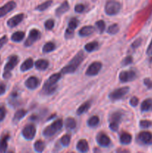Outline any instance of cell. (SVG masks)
Here are the masks:
<instances>
[{
    "instance_id": "obj_1",
    "label": "cell",
    "mask_w": 152,
    "mask_h": 153,
    "mask_svg": "<svg viewBox=\"0 0 152 153\" xmlns=\"http://www.w3.org/2000/svg\"><path fill=\"white\" fill-rule=\"evenodd\" d=\"M84 54L83 51H80L70 61V62L67 64L66 67L61 70V73L63 74H69V73H73L75 72L77 67L80 64V63L84 59Z\"/></svg>"
},
{
    "instance_id": "obj_2",
    "label": "cell",
    "mask_w": 152,
    "mask_h": 153,
    "mask_svg": "<svg viewBox=\"0 0 152 153\" xmlns=\"http://www.w3.org/2000/svg\"><path fill=\"white\" fill-rule=\"evenodd\" d=\"M63 126V122L61 119H58L55 120V122L52 123L50 126L46 127L43 131V134L46 137H49L53 136L55 133L58 132V131L62 128Z\"/></svg>"
},
{
    "instance_id": "obj_3",
    "label": "cell",
    "mask_w": 152,
    "mask_h": 153,
    "mask_svg": "<svg viewBox=\"0 0 152 153\" xmlns=\"http://www.w3.org/2000/svg\"><path fill=\"white\" fill-rule=\"evenodd\" d=\"M18 61H19V59L16 55H11L10 57H9L8 61L6 63L4 67V73H3L2 76L4 79H10L11 76L10 71L16 67V64H18Z\"/></svg>"
},
{
    "instance_id": "obj_4",
    "label": "cell",
    "mask_w": 152,
    "mask_h": 153,
    "mask_svg": "<svg viewBox=\"0 0 152 153\" xmlns=\"http://www.w3.org/2000/svg\"><path fill=\"white\" fill-rule=\"evenodd\" d=\"M121 10V4L116 1H109L106 3L104 11L109 16L116 15Z\"/></svg>"
},
{
    "instance_id": "obj_5",
    "label": "cell",
    "mask_w": 152,
    "mask_h": 153,
    "mask_svg": "<svg viewBox=\"0 0 152 153\" xmlns=\"http://www.w3.org/2000/svg\"><path fill=\"white\" fill-rule=\"evenodd\" d=\"M129 90L130 88L128 87H123V88H118V89L115 90V91H113V92L109 94V99L110 100H113V101L121 100L129 92Z\"/></svg>"
},
{
    "instance_id": "obj_6",
    "label": "cell",
    "mask_w": 152,
    "mask_h": 153,
    "mask_svg": "<svg viewBox=\"0 0 152 153\" xmlns=\"http://www.w3.org/2000/svg\"><path fill=\"white\" fill-rule=\"evenodd\" d=\"M40 37V32L39 30L36 29V28H33L30 31L29 34H28V38L26 39V40L25 41V46H31L34 42L37 41L39 38Z\"/></svg>"
},
{
    "instance_id": "obj_7",
    "label": "cell",
    "mask_w": 152,
    "mask_h": 153,
    "mask_svg": "<svg viewBox=\"0 0 152 153\" xmlns=\"http://www.w3.org/2000/svg\"><path fill=\"white\" fill-rule=\"evenodd\" d=\"M22 134L26 140H31L34 139L36 134V128L32 124L25 126L22 131Z\"/></svg>"
},
{
    "instance_id": "obj_8",
    "label": "cell",
    "mask_w": 152,
    "mask_h": 153,
    "mask_svg": "<svg viewBox=\"0 0 152 153\" xmlns=\"http://www.w3.org/2000/svg\"><path fill=\"white\" fill-rule=\"evenodd\" d=\"M102 64L99 61H95L92 63L86 71V75L88 76H94L98 74L101 70Z\"/></svg>"
},
{
    "instance_id": "obj_9",
    "label": "cell",
    "mask_w": 152,
    "mask_h": 153,
    "mask_svg": "<svg viewBox=\"0 0 152 153\" xmlns=\"http://www.w3.org/2000/svg\"><path fill=\"white\" fill-rule=\"evenodd\" d=\"M137 77L136 73L133 70H125L119 73V80L122 82H128L134 81Z\"/></svg>"
},
{
    "instance_id": "obj_10",
    "label": "cell",
    "mask_w": 152,
    "mask_h": 153,
    "mask_svg": "<svg viewBox=\"0 0 152 153\" xmlns=\"http://www.w3.org/2000/svg\"><path fill=\"white\" fill-rule=\"evenodd\" d=\"M16 4L14 1H10L6 3L2 7H0V18L5 16L7 13L13 10L16 7Z\"/></svg>"
},
{
    "instance_id": "obj_11",
    "label": "cell",
    "mask_w": 152,
    "mask_h": 153,
    "mask_svg": "<svg viewBox=\"0 0 152 153\" xmlns=\"http://www.w3.org/2000/svg\"><path fill=\"white\" fill-rule=\"evenodd\" d=\"M138 140L143 144L150 145L152 143V134L149 131H142L139 134Z\"/></svg>"
},
{
    "instance_id": "obj_12",
    "label": "cell",
    "mask_w": 152,
    "mask_h": 153,
    "mask_svg": "<svg viewBox=\"0 0 152 153\" xmlns=\"http://www.w3.org/2000/svg\"><path fill=\"white\" fill-rule=\"evenodd\" d=\"M24 19V14L23 13H19V14H16L15 16H13V17H11L10 19H9L7 22V26L10 27V28H14L16 25H19Z\"/></svg>"
},
{
    "instance_id": "obj_13",
    "label": "cell",
    "mask_w": 152,
    "mask_h": 153,
    "mask_svg": "<svg viewBox=\"0 0 152 153\" xmlns=\"http://www.w3.org/2000/svg\"><path fill=\"white\" fill-rule=\"evenodd\" d=\"M97 143H98V145L103 147H106V146H108L110 143V139L107 134H104V133H99V134L97 135L96 137Z\"/></svg>"
},
{
    "instance_id": "obj_14",
    "label": "cell",
    "mask_w": 152,
    "mask_h": 153,
    "mask_svg": "<svg viewBox=\"0 0 152 153\" xmlns=\"http://www.w3.org/2000/svg\"><path fill=\"white\" fill-rule=\"evenodd\" d=\"M25 85L30 90H34L40 85V80L35 76H31L25 82Z\"/></svg>"
},
{
    "instance_id": "obj_15",
    "label": "cell",
    "mask_w": 152,
    "mask_h": 153,
    "mask_svg": "<svg viewBox=\"0 0 152 153\" xmlns=\"http://www.w3.org/2000/svg\"><path fill=\"white\" fill-rule=\"evenodd\" d=\"M69 9V4L68 1L66 0V1H63L62 4L55 10V14L57 16H61L64 13L68 11Z\"/></svg>"
},
{
    "instance_id": "obj_16",
    "label": "cell",
    "mask_w": 152,
    "mask_h": 153,
    "mask_svg": "<svg viewBox=\"0 0 152 153\" xmlns=\"http://www.w3.org/2000/svg\"><path fill=\"white\" fill-rule=\"evenodd\" d=\"M94 31H95V28L93 26H92V25H86V26H83L80 28L78 34L80 37H86V36L92 34Z\"/></svg>"
},
{
    "instance_id": "obj_17",
    "label": "cell",
    "mask_w": 152,
    "mask_h": 153,
    "mask_svg": "<svg viewBox=\"0 0 152 153\" xmlns=\"http://www.w3.org/2000/svg\"><path fill=\"white\" fill-rule=\"evenodd\" d=\"M10 139L8 134H4L0 139V153H5L7 148V142Z\"/></svg>"
},
{
    "instance_id": "obj_18",
    "label": "cell",
    "mask_w": 152,
    "mask_h": 153,
    "mask_svg": "<svg viewBox=\"0 0 152 153\" xmlns=\"http://www.w3.org/2000/svg\"><path fill=\"white\" fill-rule=\"evenodd\" d=\"M76 148L77 150L80 152L85 153L89 150V144L88 142L86 141L85 139H81L77 142V145H76Z\"/></svg>"
},
{
    "instance_id": "obj_19",
    "label": "cell",
    "mask_w": 152,
    "mask_h": 153,
    "mask_svg": "<svg viewBox=\"0 0 152 153\" xmlns=\"http://www.w3.org/2000/svg\"><path fill=\"white\" fill-rule=\"evenodd\" d=\"M27 114V111L25 109H19L15 113L14 116L13 117V123L16 124Z\"/></svg>"
},
{
    "instance_id": "obj_20",
    "label": "cell",
    "mask_w": 152,
    "mask_h": 153,
    "mask_svg": "<svg viewBox=\"0 0 152 153\" xmlns=\"http://www.w3.org/2000/svg\"><path fill=\"white\" fill-rule=\"evenodd\" d=\"M49 61L45 59H39L34 63V66L36 68L39 70H42V71L46 70L49 67Z\"/></svg>"
},
{
    "instance_id": "obj_21",
    "label": "cell",
    "mask_w": 152,
    "mask_h": 153,
    "mask_svg": "<svg viewBox=\"0 0 152 153\" xmlns=\"http://www.w3.org/2000/svg\"><path fill=\"white\" fill-rule=\"evenodd\" d=\"M34 66V61H33L31 58H28V59L25 60V61L22 63V65L20 66V70L22 72H25L27 71V70H31V68H33Z\"/></svg>"
},
{
    "instance_id": "obj_22",
    "label": "cell",
    "mask_w": 152,
    "mask_h": 153,
    "mask_svg": "<svg viewBox=\"0 0 152 153\" xmlns=\"http://www.w3.org/2000/svg\"><path fill=\"white\" fill-rule=\"evenodd\" d=\"M152 110V99L145 100L141 104V111L142 112L149 111Z\"/></svg>"
},
{
    "instance_id": "obj_23",
    "label": "cell",
    "mask_w": 152,
    "mask_h": 153,
    "mask_svg": "<svg viewBox=\"0 0 152 153\" xmlns=\"http://www.w3.org/2000/svg\"><path fill=\"white\" fill-rule=\"evenodd\" d=\"M57 85H52L50 84L47 83V82H45L44 85L43 87V91L47 95H50L52 94L55 91H56Z\"/></svg>"
},
{
    "instance_id": "obj_24",
    "label": "cell",
    "mask_w": 152,
    "mask_h": 153,
    "mask_svg": "<svg viewBox=\"0 0 152 153\" xmlns=\"http://www.w3.org/2000/svg\"><path fill=\"white\" fill-rule=\"evenodd\" d=\"M119 140L122 144H129L132 141V136L128 132H122L119 137Z\"/></svg>"
},
{
    "instance_id": "obj_25",
    "label": "cell",
    "mask_w": 152,
    "mask_h": 153,
    "mask_svg": "<svg viewBox=\"0 0 152 153\" xmlns=\"http://www.w3.org/2000/svg\"><path fill=\"white\" fill-rule=\"evenodd\" d=\"M122 114L119 113V112H114V113L110 114V117H109V121L111 123L119 124V122L122 119Z\"/></svg>"
},
{
    "instance_id": "obj_26",
    "label": "cell",
    "mask_w": 152,
    "mask_h": 153,
    "mask_svg": "<svg viewBox=\"0 0 152 153\" xmlns=\"http://www.w3.org/2000/svg\"><path fill=\"white\" fill-rule=\"evenodd\" d=\"M90 106H91V102L89 101H87V102H86L83 103V104H82L81 105H80V107L77 108V114L81 115V114H83L86 113V112L89 109Z\"/></svg>"
},
{
    "instance_id": "obj_27",
    "label": "cell",
    "mask_w": 152,
    "mask_h": 153,
    "mask_svg": "<svg viewBox=\"0 0 152 153\" xmlns=\"http://www.w3.org/2000/svg\"><path fill=\"white\" fill-rule=\"evenodd\" d=\"M25 37V33L23 31H16L11 35V40L13 42H21Z\"/></svg>"
},
{
    "instance_id": "obj_28",
    "label": "cell",
    "mask_w": 152,
    "mask_h": 153,
    "mask_svg": "<svg viewBox=\"0 0 152 153\" xmlns=\"http://www.w3.org/2000/svg\"><path fill=\"white\" fill-rule=\"evenodd\" d=\"M45 143L42 140H37L34 144V150L38 153H42L45 149Z\"/></svg>"
},
{
    "instance_id": "obj_29",
    "label": "cell",
    "mask_w": 152,
    "mask_h": 153,
    "mask_svg": "<svg viewBox=\"0 0 152 153\" xmlns=\"http://www.w3.org/2000/svg\"><path fill=\"white\" fill-rule=\"evenodd\" d=\"M61 73H55V74L52 75V76L49 78V79L46 81V82L50 84V85H56V83L60 80V79H61Z\"/></svg>"
},
{
    "instance_id": "obj_30",
    "label": "cell",
    "mask_w": 152,
    "mask_h": 153,
    "mask_svg": "<svg viewBox=\"0 0 152 153\" xmlns=\"http://www.w3.org/2000/svg\"><path fill=\"white\" fill-rule=\"evenodd\" d=\"M98 43L97 41H92L90 43H88L87 44L85 45L84 48L85 50L87 52H92L95 51V49H98Z\"/></svg>"
},
{
    "instance_id": "obj_31",
    "label": "cell",
    "mask_w": 152,
    "mask_h": 153,
    "mask_svg": "<svg viewBox=\"0 0 152 153\" xmlns=\"http://www.w3.org/2000/svg\"><path fill=\"white\" fill-rule=\"evenodd\" d=\"M65 126L66 128L69 130L74 129L76 127V122L74 118L72 117H68L65 121Z\"/></svg>"
},
{
    "instance_id": "obj_32",
    "label": "cell",
    "mask_w": 152,
    "mask_h": 153,
    "mask_svg": "<svg viewBox=\"0 0 152 153\" xmlns=\"http://www.w3.org/2000/svg\"><path fill=\"white\" fill-rule=\"evenodd\" d=\"M55 47H56V46H55V43H52V42H48V43H46L43 46L42 50H43V52H44V53H49V52H51L55 50Z\"/></svg>"
},
{
    "instance_id": "obj_33",
    "label": "cell",
    "mask_w": 152,
    "mask_h": 153,
    "mask_svg": "<svg viewBox=\"0 0 152 153\" xmlns=\"http://www.w3.org/2000/svg\"><path fill=\"white\" fill-rule=\"evenodd\" d=\"M52 4V0H48V1L42 3V4H39V5L36 7V10H39V11H44L45 10H46L47 8H49Z\"/></svg>"
},
{
    "instance_id": "obj_34",
    "label": "cell",
    "mask_w": 152,
    "mask_h": 153,
    "mask_svg": "<svg viewBox=\"0 0 152 153\" xmlns=\"http://www.w3.org/2000/svg\"><path fill=\"white\" fill-rule=\"evenodd\" d=\"M99 123V118L98 116H92L88 120L87 125L89 127H95Z\"/></svg>"
},
{
    "instance_id": "obj_35",
    "label": "cell",
    "mask_w": 152,
    "mask_h": 153,
    "mask_svg": "<svg viewBox=\"0 0 152 153\" xmlns=\"http://www.w3.org/2000/svg\"><path fill=\"white\" fill-rule=\"evenodd\" d=\"M79 23V21L77 18H72L71 19L69 20L68 24V29L72 30V31H74L75 29L77 27Z\"/></svg>"
},
{
    "instance_id": "obj_36",
    "label": "cell",
    "mask_w": 152,
    "mask_h": 153,
    "mask_svg": "<svg viewBox=\"0 0 152 153\" xmlns=\"http://www.w3.org/2000/svg\"><path fill=\"white\" fill-rule=\"evenodd\" d=\"M118 31H119V25L116 23L112 24L111 25H110V26L108 27V28H107V32L108 33V34H112V35H113V34H116Z\"/></svg>"
},
{
    "instance_id": "obj_37",
    "label": "cell",
    "mask_w": 152,
    "mask_h": 153,
    "mask_svg": "<svg viewBox=\"0 0 152 153\" xmlns=\"http://www.w3.org/2000/svg\"><path fill=\"white\" fill-rule=\"evenodd\" d=\"M95 25L98 28L99 33H103L105 30V22L104 20H98L95 22Z\"/></svg>"
},
{
    "instance_id": "obj_38",
    "label": "cell",
    "mask_w": 152,
    "mask_h": 153,
    "mask_svg": "<svg viewBox=\"0 0 152 153\" xmlns=\"http://www.w3.org/2000/svg\"><path fill=\"white\" fill-rule=\"evenodd\" d=\"M70 140H71V137L69 134H65L61 139V143L64 146H68L70 143Z\"/></svg>"
},
{
    "instance_id": "obj_39",
    "label": "cell",
    "mask_w": 152,
    "mask_h": 153,
    "mask_svg": "<svg viewBox=\"0 0 152 153\" xmlns=\"http://www.w3.org/2000/svg\"><path fill=\"white\" fill-rule=\"evenodd\" d=\"M54 26H55V21L53 19H49L45 22V28H46V30L50 31L54 28Z\"/></svg>"
},
{
    "instance_id": "obj_40",
    "label": "cell",
    "mask_w": 152,
    "mask_h": 153,
    "mask_svg": "<svg viewBox=\"0 0 152 153\" xmlns=\"http://www.w3.org/2000/svg\"><path fill=\"white\" fill-rule=\"evenodd\" d=\"M133 63V58L131 55H128V56L125 57L123 59V61H122V66H127L129 65V64H132Z\"/></svg>"
},
{
    "instance_id": "obj_41",
    "label": "cell",
    "mask_w": 152,
    "mask_h": 153,
    "mask_svg": "<svg viewBox=\"0 0 152 153\" xmlns=\"http://www.w3.org/2000/svg\"><path fill=\"white\" fill-rule=\"evenodd\" d=\"M6 116V109L3 105H0V123L3 121Z\"/></svg>"
},
{
    "instance_id": "obj_42",
    "label": "cell",
    "mask_w": 152,
    "mask_h": 153,
    "mask_svg": "<svg viewBox=\"0 0 152 153\" xmlns=\"http://www.w3.org/2000/svg\"><path fill=\"white\" fill-rule=\"evenodd\" d=\"M152 123L151 122V121L149 120H141L139 122V126L141 128H149V127L151 126Z\"/></svg>"
},
{
    "instance_id": "obj_43",
    "label": "cell",
    "mask_w": 152,
    "mask_h": 153,
    "mask_svg": "<svg viewBox=\"0 0 152 153\" xmlns=\"http://www.w3.org/2000/svg\"><path fill=\"white\" fill-rule=\"evenodd\" d=\"M141 43H142V38H140V37H139V38H138V39H137V40H134V43L131 44V49H136L137 48H138L139 46L141 45Z\"/></svg>"
},
{
    "instance_id": "obj_44",
    "label": "cell",
    "mask_w": 152,
    "mask_h": 153,
    "mask_svg": "<svg viewBox=\"0 0 152 153\" xmlns=\"http://www.w3.org/2000/svg\"><path fill=\"white\" fill-rule=\"evenodd\" d=\"M85 10V6L83 4H77L75 7V11L77 13H82Z\"/></svg>"
},
{
    "instance_id": "obj_45",
    "label": "cell",
    "mask_w": 152,
    "mask_h": 153,
    "mask_svg": "<svg viewBox=\"0 0 152 153\" xmlns=\"http://www.w3.org/2000/svg\"><path fill=\"white\" fill-rule=\"evenodd\" d=\"M138 103L139 99L136 97H132V98L131 99V100H130V105H131V106H133V107H136V106L138 105Z\"/></svg>"
},
{
    "instance_id": "obj_46",
    "label": "cell",
    "mask_w": 152,
    "mask_h": 153,
    "mask_svg": "<svg viewBox=\"0 0 152 153\" xmlns=\"http://www.w3.org/2000/svg\"><path fill=\"white\" fill-rule=\"evenodd\" d=\"M7 40H8V38H7V37L6 35L2 36V37L0 38V49H1V48L3 47V46L7 43Z\"/></svg>"
},
{
    "instance_id": "obj_47",
    "label": "cell",
    "mask_w": 152,
    "mask_h": 153,
    "mask_svg": "<svg viewBox=\"0 0 152 153\" xmlns=\"http://www.w3.org/2000/svg\"><path fill=\"white\" fill-rule=\"evenodd\" d=\"M6 92V85L4 82H0V96H2Z\"/></svg>"
},
{
    "instance_id": "obj_48",
    "label": "cell",
    "mask_w": 152,
    "mask_h": 153,
    "mask_svg": "<svg viewBox=\"0 0 152 153\" xmlns=\"http://www.w3.org/2000/svg\"><path fill=\"white\" fill-rule=\"evenodd\" d=\"M73 34H74V31H72V30L68 29L66 28V33H65V37L66 39H70L73 37Z\"/></svg>"
},
{
    "instance_id": "obj_49",
    "label": "cell",
    "mask_w": 152,
    "mask_h": 153,
    "mask_svg": "<svg viewBox=\"0 0 152 153\" xmlns=\"http://www.w3.org/2000/svg\"><path fill=\"white\" fill-rule=\"evenodd\" d=\"M109 127H110V128L113 131H117L118 129H119V124L111 123H110V125H109Z\"/></svg>"
},
{
    "instance_id": "obj_50",
    "label": "cell",
    "mask_w": 152,
    "mask_h": 153,
    "mask_svg": "<svg viewBox=\"0 0 152 153\" xmlns=\"http://www.w3.org/2000/svg\"><path fill=\"white\" fill-rule=\"evenodd\" d=\"M144 84L148 88L151 89L152 88V81L149 79H145L144 80Z\"/></svg>"
},
{
    "instance_id": "obj_51",
    "label": "cell",
    "mask_w": 152,
    "mask_h": 153,
    "mask_svg": "<svg viewBox=\"0 0 152 153\" xmlns=\"http://www.w3.org/2000/svg\"><path fill=\"white\" fill-rule=\"evenodd\" d=\"M116 153H131L128 149H122V148H119V149L116 150Z\"/></svg>"
},
{
    "instance_id": "obj_52",
    "label": "cell",
    "mask_w": 152,
    "mask_h": 153,
    "mask_svg": "<svg viewBox=\"0 0 152 153\" xmlns=\"http://www.w3.org/2000/svg\"><path fill=\"white\" fill-rule=\"evenodd\" d=\"M147 54L148 55H152V39H151V41L150 44H149L148 47Z\"/></svg>"
},
{
    "instance_id": "obj_53",
    "label": "cell",
    "mask_w": 152,
    "mask_h": 153,
    "mask_svg": "<svg viewBox=\"0 0 152 153\" xmlns=\"http://www.w3.org/2000/svg\"><path fill=\"white\" fill-rule=\"evenodd\" d=\"M30 120H37V117L36 116V115H32V116L30 117Z\"/></svg>"
},
{
    "instance_id": "obj_54",
    "label": "cell",
    "mask_w": 152,
    "mask_h": 153,
    "mask_svg": "<svg viewBox=\"0 0 152 153\" xmlns=\"http://www.w3.org/2000/svg\"><path fill=\"white\" fill-rule=\"evenodd\" d=\"M93 152L94 153H101V151H100V149H98V148H95L93 150Z\"/></svg>"
},
{
    "instance_id": "obj_55",
    "label": "cell",
    "mask_w": 152,
    "mask_h": 153,
    "mask_svg": "<svg viewBox=\"0 0 152 153\" xmlns=\"http://www.w3.org/2000/svg\"><path fill=\"white\" fill-rule=\"evenodd\" d=\"M8 153H14L13 152V151H10V152H8Z\"/></svg>"
},
{
    "instance_id": "obj_56",
    "label": "cell",
    "mask_w": 152,
    "mask_h": 153,
    "mask_svg": "<svg viewBox=\"0 0 152 153\" xmlns=\"http://www.w3.org/2000/svg\"><path fill=\"white\" fill-rule=\"evenodd\" d=\"M69 153H75V152H69Z\"/></svg>"
},
{
    "instance_id": "obj_57",
    "label": "cell",
    "mask_w": 152,
    "mask_h": 153,
    "mask_svg": "<svg viewBox=\"0 0 152 153\" xmlns=\"http://www.w3.org/2000/svg\"><path fill=\"white\" fill-rule=\"evenodd\" d=\"M0 59H1V57H0Z\"/></svg>"
}]
</instances>
